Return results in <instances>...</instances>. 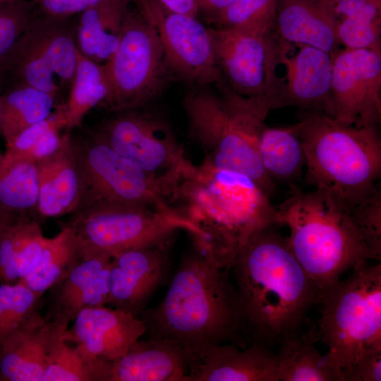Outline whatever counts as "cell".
<instances>
[{"mask_svg": "<svg viewBox=\"0 0 381 381\" xmlns=\"http://www.w3.org/2000/svg\"><path fill=\"white\" fill-rule=\"evenodd\" d=\"M216 87L219 94L208 86L196 87L183 99L190 138L214 166L249 176L271 195L276 184L263 169L258 141L267 116L281 107L279 101L241 95L225 80Z\"/></svg>", "mask_w": 381, "mask_h": 381, "instance_id": "4", "label": "cell"}, {"mask_svg": "<svg viewBox=\"0 0 381 381\" xmlns=\"http://www.w3.org/2000/svg\"><path fill=\"white\" fill-rule=\"evenodd\" d=\"M50 323L52 329L42 381H99L104 361L66 341L65 333L68 327Z\"/></svg>", "mask_w": 381, "mask_h": 381, "instance_id": "32", "label": "cell"}, {"mask_svg": "<svg viewBox=\"0 0 381 381\" xmlns=\"http://www.w3.org/2000/svg\"><path fill=\"white\" fill-rule=\"evenodd\" d=\"M1 85H1V81H0V87H1ZM0 133H1V116H0ZM2 157H3V154H1V153L0 152V161H1V159H2Z\"/></svg>", "mask_w": 381, "mask_h": 381, "instance_id": "45", "label": "cell"}, {"mask_svg": "<svg viewBox=\"0 0 381 381\" xmlns=\"http://www.w3.org/2000/svg\"><path fill=\"white\" fill-rule=\"evenodd\" d=\"M333 118L356 127L379 126L381 121V53L338 49L332 55Z\"/></svg>", "mask_w": 381, "mask_h": 381, "instance_id": "15", "label": "cell"}, {"mask_svg": "<svg viewBox=\"0 0 381 381\" xmlns=\"http://www.w3.org/2000/svg\"><path fill=\"white\" fill-rule=\"evenodd\" d=\"M275 31L292 45H309L332 56L339 49L336 21L326 0H278Z\"/></svg>", "mask_w": 381, "mask_h": 381, "instance_id": "24", "label": "cell"}, {"mask_svg": "<svg viewBox=\"0 0 381 381\" xmlns=\"http://www.w3.org/2000/svg\"><path fill=\"white\" fill-rule=\"evenodd\" d=\"M344 373L345 381H380L381 348L363 349Z\"/></svg>", "mask_w": 381, "mask_h": 381, "instance_id": "41", "label": "cell"}, {"mask_svg": "<svg viewBox=\"0 0 381 381\" xmlns=\"http://www.w3.org/2000/svg\"><path fill=\"white\" fill-rule=\"evenodd\" d=\"M98 131L119 155L167 185L178 197L196 167L186 157L169 121L148 106L114 112Z\"/></svg>", "mask_w": 381, "mask_h": 381, "instance_id": "12", "label": "cell"}, {"mask_svg": "<svg viewBox=\"0 0 381 381\" xmlns=\"http://www.w3.org/2000/svg\"><path fill=\"white\" fill-rule=\"evenodd\" d=\"M35 10L43 15L59 18H71L91 8L135 0H30Z\"/></svg>", "mask_w": 381, "mask_h": 381, "instance_id": "40", "label": "cell"}, {"mask_svg": "<svg viewBox=\"0 0 381 381\" xmlns=\"http://www.w3.org/2000/svg\"><path fill=\"white\" fill-rule=\"evenodd\" d=\"M43 296L20 282L9 283L0 279V339L40 310Z\"/></svg>", "mask_w": 381, "mask_h": 381, "instance_id": "36", "label": "cell"}, {"mask_svg": "<svg viewBox=\"0 0 381 381\" xmlns=\"http://www.w3.org/2000/svg\"><path fill=\"white\" fill-rule=\"evenodd\" d=\"M258 155L265 172L275 184L277 181L293 185L306 164L303 146L294 125H265L259 138Z\"/></svg>", "mask_w": 381, "mask_h": 381, "instance_id": "28", "label": "cell"}, {"mask_svg": "<svg viewBox=\"0 0 381 381\" xmlns=\"http://www.w3.org/2000/svg\"><path fill=\"white\" fill-rule=\"evenodd\" d=\"M35 164L39 189L36 211L46 217L75 212L80 200V181L71 136L61 135L58 149Z\"/></svg>", "mask_w": 381, "mask_h": 381, "instance_id": "23", "label": "cell"}, {"mask_svg": "<svg viewBox=\"0 0 381 381\" xmlns=\"http://www.w3.org/2000/svg\"><path fill=\"white\" fill-rule=\"evenodd\" d=\"M289 56L284 52L280 61L286 68L284 100L301 111L322 113L333 117L331 102L332 56L309 45Z\"/></svg>", "mask_w": 381, "mask_h": 381, "instance_id": "20", "label": "cell"}, {"mask_svg": "<svg viewBox=\"0 0 381 381\" xmlns=\"http://www.w3.org/2000/svg\"><path fill=\"white\" fill-rule=\"evenodd\" d=\"M190 355L176 342L148 336L135 341L121 358L107 362L102 381H186Z\"/></svg>", "mask_w": 381, "mask_h": 381, "instance_id": "19", "label": "cell"}, {"mask_svg": "<svg viewBox=\"0 0 381 381\" xmlns=\"http://www.w3.org/2000/svg\"><path fill=\"white\" fill-rule=\"evenodd\" d=\"M352 222L372 259H381V190L378 186L350 210Z\"/></svg>", "mask_w": 381, "mask_h": 381, "instance_id": "39", "label": "cell"}, {"mask_svg": "<svg viewBox=\"0 0 381 381\" xmlns=\"http://www.w3.org/2000/svg\"><path fill=\"white\" fill-rule=\"evenodd\" d=\"M320 340L329 363L344 372L365 348H381V265L360 262L320 296Z\"/></svg>", "mask_w": 381, "mask_h": 381, "instance_id": "7", "label": "cell"}, {"mask_svg": "<svg viewBox=\"0 0 381 381\" xmlns=\"http://www.w3.org/2000/svg\"><path fill=\"white\" fill-rule=\"evenodd\" d=\"M75 17L53 18L36 11L0 68L1 85L9 79L10 85L35 87L55 102L68 95L78 57Z\"/></svg>", "mask_w": 381, "mask_h": 381, "instance_id": "11", "label": "cell"}, {"mask_svg": "<svg viewBox=\"0 0 381 381\" xmlns=\"http://www.w3.org/2000/svg\"><path fill=\"white\" fill-rule=\"evenodd\" d=\"M81 250L73 267L46 292L47 322L68 327L83 310L107 304L111 256Z\"/></svg>", "mask_w": 381, "mask_h": 381, "instance_id": "17", "label": "cell"}, {"mask_svg": "<svg viewBox=\"0 0 381 381\" xmlns=\"http://www.w3.org/2000/svg\"><path fill=\"white\" fill-rule=\"evenodd\" d=\"M218 68L235 92L250 97H272L282 107L284 81L277 75L282 54L291 44L275 32L258 34L209 26Z\"/></svg>", "mask_w": 381, "mask_h": 381, "instance_id": "13", "label": "cell"}, {"mask_svg": "<svg viewBox=\"0 0 381 381\" xmlns=\"http://www.w3.org/2000/svg\"><path fill=\"white\" fill-rule=\"evenodd\" d=\"M72 322L65 340L90 356L107 362L123 356L147 332L139 317L107 305L83 310Z\"/></svg>", "mask_w": 381, "mask_h": 381, "instance_id": "18", "label": "cell"}, {"mask_svg": "<svg viewBox=\"0 0 381 381\" xmlns=\"http://www.w3.org/2000/svg\"><path fill=\"white\" fill-rule=\"evenodd\" d=\"M317 327L283 341L276 351L279 381H345L342 370L332 367L314 344Z\"/></svg>", "mask_w": 381, "mask_h": 381, "instance_id": "27", "label": "cell"}, {"mask_svg": "<svg viewBox=\"0 0 381 381\" xmlns=\"http://www.w3.org/2000/svg\"><path fill=\"white\" fill-rule=\"evenodd\" d=\"M276 224L289 229L288 246L320 294L371 255L349 208L328 192L296 187L277 207Z\"/></svg>", "mask_w": 381, "mask_h": 381, "instance_id": "5", "label": "cell"}, {"mask_svg": "<svg viewBox=\"0 0 381 381\" xmlns=\"http://www.w3.org/2000/svg\"><path fill=\"white\" fill-rule=\"evenodd\" d=\"M133 2L95 6L75 17L77 49L84 57L105 64L116 51L126 12Z\"/></svg>", "mask_w": 381, "mask_h": 381, "instance_id": "26", "label": "cell"}, {"mask_svg": "<svg viewBox=\"0 0 381 381\" xmlns=\"http://www.w3.org/2000/svg\"><path fill=\"white\" fill-rule=\"evenodd\" d=\"M52 329L40 309L0 339V381H42Z\"/></svg>", "mask_w": 381, "mask_h": 381, "instance_id": "22", "label": "cell"}, {"mask_svg": "<svg viewBox=\"0 0 381 381\" xmlns=\"http://www.w3.org/2000/svg\"><path fill=\"white\" fill-rule=\"evenodd\" d=\"M35 13L30 0H0V68Z\"/></svg>", "mask_w": 381, "mask_h": 381, "instance_id": "38", "label": "cell"}, {"mask_svg": "<svg viewBox=\"0 0 381 381\" xmlns=\"http://www.w3.org/2000/svg\"><path fill=\"white\" fill-rule=\"evenodd\" d=\"M11 213H8L0 208V230L8 220Z\"/></svg>", "mask_w": 381, "mask_h": 381, "instance_id": "44", "label": "cell"}, {"mask_svg": "<svg viewBox=\"0 0 381 381\" xmlns=\"http://www.w3.org/2000/svg\"><path fill=\"white\" fill-rule=\"evenodd\" d=\"M178 198L202 236L193 242L220 267L230 270L240 248L257 231L276 225L277 208L249 176L207 159L180 185Z\"/></svg>", "mask_w": 381, "mask_h": 381, "instance_id": "3", "label": "cell"}, {"mask_svg": "<svg viewBox=\"0 0 381 381\" xmlns=\"http://www.w3.org/2000/svg\"><path fill=\"white\" fill-rule=\"evenodd\" d=\"M109 85L104 65L82 56L78 52L75 75L66 102L59 105L64 128L78 126L85 114L96 106H103L109 96Z\"/></svg>", "mask_w": 381, "mask_h": 381, "instance_id": "29", "label": "cell"}, {"mask_svg": "<svg viewBox=\"0 0 381 381\" xmlns=\"http://www.w3.org/2000/svg\"><path fill=\"white\" fill-rule=\"evenodd\" d=\"M294 126L305 152L307 182L351 210L378 186L379 126L356 127L318 112L300 111Z\"/></svg>", "mask_w": 381, "mask_h": 381, "instance_id": "6", "label": "cell"}, {"mask_svg": "<svg viewBox=\"0 0 381 381\" xmlns=\"http://www.w3.org/2000/svg\"><path fill=\"white\" fill-rule=\"evenodd\" d=\"M38 176L35 162L0 163V208L11 214H28L38 201Z\"/></svg>", "mask_w": 381, "mask_h": 381, "instance_id": "34", "label": "cell"}, {"mask_svg": "<svg viewBox=\"0 0 381 381\" xmlns=\"http://www.w3.org/2000/svg\"><path fill=\"white\" fill-rule=\"evenodd\" d=\"M166 9L182 14L197 16L199 8L197 0H155Z\"/></svg>", "mask_w": 381, "mask_h": 381, "instance_id": "43", "label": "cell"}, {"mask_svg": "<svg viewBox=\"0 0 381 381\" xmlns=\"http://www.w3.org/2000/svg\"><path fill=\"white\" fill-rule=\"evenodd\" d=\"M53 97L35 87L10 85L0 95L1 133L6 144L25 128L48 118Z\"/></svg>", "mask_w": 381, "mask_h": 381, "instance_id": "31", "label": "cell"}, {"mask_svg": "<svg viewBox=\"0 0 381 381\" xmlns=\"http://www.w3.org/2000/svg\"><path fill=\"white\" fill-rule=\"evenodd\" d=\"M74 213L66 225L80 247L111 257L131 249L171 245L180 230L195 239L202 236L182 208L162 210L143 205H109Z\"/></svg>", "mask_w": 381, "mask_h": 381, "instance_id": "9", "label": "cell"}, {"mask_svg": "<svg viewBox=\"0 0 381 381\" xmlns=\"http://www.w3.org/2000/svg\"><path fill=\"white\" fill-rule=\"evenodd\" d=\"M231 270L250 344L277 347L302 330L319 303L318 287L274 225L248 239Z\"/></svg>", "mask_w": 381, "mask_h": 381, "instance_id": "2", "label": "cell"}, {"mask_svg": "<svg viewBox=\"0 0 381 381\" xmlns=\"http://www.w3.org/2000/svg\"><path fill=\"white\" fill-rule=\"evenodd\" d=\"M73 141L80 181L76 211L109 205L174 208L167 200L174 198L171 189L117 153L99 132L84 141Z\"/></svg>", "mask_w": 381, "mask_h": 381, "instance_id": "10", "label": "cell"}, {"mask_svg": "<svg viewBox=\"0 0 381 381\" xmlns=\"http://www.w3.org/2000/svg\"><path fill=\"white\" fill-rule=\"evenodd\" d=\"M104 66L109 93L103 106L113 112L149 106L176 79L156 29L136 7L128 8L118 48Z\"/></svg>", "mask_w": 381, "mask_h": 381, "instance_id": "8", "label": "cell"}, {"mask_svg": "<svg viewBox=\"0 0 381 381\" xmlns=\"http://www.w3.org/2000/svg\"><path fill=\"white\" fill-rule=\"evenodd\" d=\"M381 13L346 18L336 24L338 44L344 49H365L381 53Z\"/></svg>", "mask_w": 381, "mask_h": 381, "instance_id": "37", "label": "cell"}, {"mask_svg": "<svg viewBox=\"0 0 381 381\" xmlns=\"http://www.w3.org/2000/svg\"><path fill=\"white\" fill-rule=\"evenodd\" d=\"M278 0H233L213 27L258 34L275 32Z\"/></svg>", "mask_w": 381, "mask_h": 381, "instance_id": "35", "label": "cell"}, {"mask_svg": "<svg viewBox=\"0 0 381 381\" xmlns=\"http://www.w3.org/2000/svg\"><path fill=\"white\" fill-rule=\"evenodd\" d=\"M82 255L76 237L68 225L46 244L36 264L19 282L40 296L64 277L77 263Z\"/></svg>", "mask_w": 381, "mask_h": 381, "instance_id": "30", "label": "cell"}, {"mask_svg": "<svg viewBox=\"0 0 381 381\" xmlns=\"http://www.w3.org/2000/svg\"><path fill=\"white\" fill-rule=\"evenodd\" d=\"M233 0H197L199 13H202L212 24L225 11Z\"/></svg>", "mask_w": 381, "mask_h": 381, "instance_id": "42", "label": "cell"}, {"mask_svg": "<svg viewBox=\"0 0 381 381\" xmlns=\"http://www.w3.org/2000/svg\"><path fill=\"white\" fill-rule=\"evenodd\" d=\"M138 11L154 25L175 78L193 86L224 81L217 64L209 26L187 14L169 11L155 0H135Z\"/></svg>", "mask_w": 381, "mask_h": 381, "instance_id": "14", "label": "cell"}, {"mask_svg": "<svg viewBox=\"0 0 381 381\" xmlns=\"http://www.w3.org/2000/svg\"><path fill=\"white\" fill-rule=\"evenodd\" d=\"M186 381H279L276 351L257 342L219 344L192 363Z\"/></svg>", "mask_w": 381, "mask_h": 381, "instance_id": "21", "label": "cell"}, {"mask_svg": "<svg viewBox=\"0 0 381 381\" xmlns=\"http://www.w3.org/2000/svg\"><path fill=\"white\" fill-rule=\"evenodd\" d=\"M47 240L28 214H11L0 230V279L21 280L36 264Z\"/></svg>", "mask_w": 381, "mask_h": 381, "instance_id": "25", "label": "cell"}, {"mask_svg": "<svg viewBox=\"0 0 381 381\" xmlns=\"http://www.w3.org/2000/svg\"><path fill=\"white\" fill-rule=\"evenodd\" d=\"M170 245L131 249L111 257L107 304L135 316L169 276Z\"/></svg>", "mask_w": 381, "mask_h": 381, "instance_id": "16", "label": "cell"}, {"mask_svg": "<svg viewBox=\"0 0 381 381\" xmlns=\"http://www.w3.org/2000/svg\"><path fill=\"white\" fill-rule=\"evenodd\" d=\"M229 270L193 243L182 255L164 298L140 313L146 334L174 341L192 363L219 344L249 345Z\"/></svg>", "mask_w": 381, "mask_h": 381, "instance_id": "1", "label": "cell"}, {"mask_svg": "<svg viewBox=\"0 0 381 381\" xmlns=\"http://www.w3.org/2000/svg\"><path fill=\"white\" fill-rule=\"evenodd\" d=\"M62 123L61 112L56 109L48 118L25 128L6 143L0 163L37 162L52 155L59 145L58 126Z\"/></svg>", "mask_w": 381, "mask_h": 381, "instance_id": "33", "label": "cell"}]
</instances>
